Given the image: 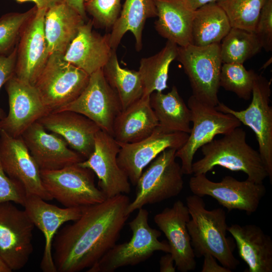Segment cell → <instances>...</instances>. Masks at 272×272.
Wrapping results in <instances>:
<instances>
[{"label":"cell","instance_id":"1","mask_svg":"<svg viewBox=\"0 0 272 272\" xmlns=\"http://www.w3.org/2000/svg\"><path fill=\"white\" fill-rule=\"evenodd\" d=\"M125 194L83 208L80 217L56 233L52 256L56 272L89 268L115 244L129 216Z\"/></svg>","mask_w":272,"mask_h":272},{"label":"cell","instance_id":"2","mask_svg":"<svg viewBox=\"0 0 272 272\" xmlns=\"http://www.w3.org/2000/svg\"><path fill=\"white\" fill-rule=\"evenodd\" d=\"M186 200L190 216L187 227L195 256L210 254L223 266L235 269L239 261L233 254L236 245L233 238L227 236L225 211L221 208L207 209L202 197L194 194Z\"/></svg>","mask_w":272,"mask_h":272},{"label":"cell","instance_id":"3","mask_svg":"<svg viewBox=\"0 0 272 272\" xmlns=\"http://www.w3.org/2000/svg\"><path fill=\"white\" fill-rule=\"evenodd\" d=\"M240 127L200 148L203 157L193 162V175L206 174L219 166L233 171H242L247 174V179L263 183L268 173L259 152L247 144L246 133Z\"/></svg>","mask_w":272,"mask_h":272},{"label":"cell","instance_id":"4","mask_svg":"<svg viewBox=\"0 0 272 272\" xmlns=\"http://www.w3.org/2000/svg\"><path fill=\"white\" fill-rule=\"evenodd\" d=\"M128 225L132 236L128 242L115 244L87 272H113L117 269L134 266L149 259L155 252L170 253L168 242L160 241L159 230L149 224V212L143 208L138 210Z\"/></svg>","mask_w":272,"mask_h":272},{"label":"cell","instance_id":"5","mask_svg":"<svg viewBox=\"0 0 272 272\" xmlns=\"http://www.w3.org/2000/svg\"><path fill=\"white\" fill-rule=\"evenodd\" d=\"M176 151L174 148L165 150L142 172L135 185L134 199L127 208L128 215L146 205L160 202L180 194L183 188V174L175 161Z\"/></svg>","mask_w":272,"mask_h":272},{"label":"cell","instance_id":"6","mask_svg":"<svg viewBox=\"0 0 272 272\" xmlns=\"http://www.w3.org/2000/svg\"><path fill=\"white\" fill-rule=\"evenodd\" d=\"M62 54H49L34 87L49 111L75 100L86 87L90 76L64 60Z\"/></svg>","mask_w":272,"mask_h":272},{"label":"cell","instance_id":"7","mask_svg":"<svg viewBox=\"0 0 272 272\" xmlns=\"http://www.w3.org/2000/svg\"><path fill=\"white\" fill-rule=\"evenodd\" d=\"M176 59L182 64L188 78L192 95L203 103L216 107L219 102L218 94L223 63L220 43L178 46Z\"/></svg>","mask_w":272,"mask_h":272},{"label":"cell","instance_id":"8","mask_svg":"<svg viewBox=\"0 0 272 272\" xmlns=\"http://www.w3.org/2000/svg\"><path fill=\"white\" fill-rule=\"evenodd\" d=\"M40 173L45 190L66 208H85L107 199L95 185L94 172L78 163Z\"/></svg>","mask_w":272,"mask_h":272},{"label":"cell","instance_id":"9","mask_svg":"<svg viewBox=\"0 0 272 272\" xmlns=\"http://www.w3.org/2000/svg\"><path fill=\"white\" fill-rule=\"evenodd\" d=\"M193 126L187 140L175 153L180 159L183 174L190 175L194 155L197 150L210 142L218 134H226L241 125L231 114L224 113L203 103L191 95L187 101Z\"/></svg>","mask_w":272,"mask_h":272},{"label":"cell","instance_id":"10","mask_svg":"<svg viewBox=\"0 0 272 272\" xmlns=\"http://www.w3.org/2000/svg\"><path fill=\"white\" fill-rule=\"evenodd\" d=\"M270 82L256 74L253 85L252 99L244 110H235L222 102L216 109L223 113L231 114L241 123L249 127L255 133L258 144V152L272 181V107L269 105Z\"/></svg>","mask_w":272,"mask_h":272},{"label":"cell","instance_id":"11","mask_svg":"<svg viewBox=\"0 0 272 272\" xmlns=\"http://www.w3.org/2000/svg\"><path fill=\"white\" fill-rule=\"evenodd\" d=\"M188 184L193 194L202 197L210 196L229 211L236 210L247 214L256 211L266 191L263 183L247 179L240 181L231 176H226L220 182H214L205 174L194 175Z\"/></svg>","mask_w":272,"mask_h":272},{"label":"cell","instance_id":"12","mask_svg":"<svg viewBox=\"0 0 272 272\" xmlns=\"http://www.w3.org/2000/svg\"><path fill=\"white\" fill-rule=\"evenodd\" d=\"M34 227L24 209L10 201L0 203V256L12 271L27 263L33 251Z\"/></svg>","mask_w":272,"mask_h":272},{"label":"cell","instance_id":"13","mask_svg":"<svg viewBox=\"0 0 272 272\" xmlns=\"http://www.w3.org/2000/svg\"><path fill=\"white\" fill-rule=\"evenodd\" d=\"M64 110L83 115L113 137L114 122L122 108L117 93L101 69L90 76L86 87L75 100L54 112Z\"/></svg>","mask_w":272,"mask_h":272},{"label":"cell","instance_id":"14","mask_svg":"<svg viewBox=\"0 0 272 272\" xmlns=\"http://www.w3.org/2000/svg\"><path fill=\"white\" fill-rule=\"evenodd\" d=\"M119 149L114 138L100 129L95 136L93 153L88 158L78 163L96 175L98 188L107 198L130 191V182L117 162Z\"/></svg>","mask_w":272,"mask_h":272},{"label":"cell","instance_id":"15","mask_svg":"<svg viewBox=\"0 0 272 272\" xmlns=\"http://www.w3.org/2000/svg\"><path fill=\"white\" fill-rule=\"evenodd\" d=\"M9 112L0 121V129L14 138L21 136L32 124L49 112L34 86L15 75L5 84Z\"/></svg>","mask_w":272,"mask_h":272},{"label":"cell","instance_id":"16","mask_svg":"<svg viewBox=\"0 0 272 272\" xmlns=\"http://www.w3.org/2000/svg\"><path fill=\"white\" fill-rule=\"evenodd\" d=\"M185 132H165L157 126L145 139L133 143H118L120 149L117 160L119 166L134 186L144 168L167 149L178 150L188 139Z\"/></svg>","mask_w":272,"mask_h":272},{"label":"cell","instance_id":"17","mask_svg":"<svg viewBox=\"0 0 272 272\" xmlns=\"http://www.w3.org/2000/svg\"><path fill=\"white\" fill-rule=\"evenodd\" d=\"M46 10L37 9L23 27L17 45L15 75L33 86L49 56L44 29Z\"/></svg>","mask_w":272,"mask_h":272},{"label":"cell","instance_id":"18","mask_svg":"<svg viewBox=\"0 0 272 272\" xmlns=\"http://www.w3.org/2000/svg\"><path fill=\"white\" fill-rule=\"evenodd\" d=\"M0 161L6 174L20 183L27 194L53 199L42 182L40 169L21 137L14 138L0 129Z\"/></svg>","mask_w":272,"mask_h":272},{"label":"cell","instance_id":"19","mask_svg":"<svg viewBox=\"0 0 272 272\" xmlns=\"http://www.w3.org/2000/svg\"><path fill=\"white\" fill-rule=\"evenodd\" d=\"M23 207L44 237V251L40 265L41 270L43 272H56L52 256L54 238L63 224L80 217L83 208H60L48 203L37 195L27 193Z\"/></svg>","mask_w":272,"mask_h":272},{"label":"cell","instance_id":"20","mask_svg":"<svg viewBox=\"0 0 272 272\" xmlns=\"http://www.w3.org/2000/svg\"><path fill=\"white\" fill-rule=\"evenodd\" d=\"M190 216L186 205L180 200L166 208L154 218L155 224L164 234L170 247L175 267L181 272L194 270L195 256L191 245L187 224Z\"/></svg>","mask_w":272,"mask_h":272},{"label":"cell","instance_id":"21","mask_svg":"<svg viewBox=\"0 0 272 272\" xmlns=\"http://www.w3.org/2000/svg\"><path fill=\"white\" fill-rule=\"evenodd\" d=\"M21 137L40 171L59 169L85 160L61 137L47 132L38 121L30 125Z\"/></svg>","mask_w":272,"mask_h":272},{"label":"cell","instance_id":"22","mask_svg":"<svg viewBox=\"0 0 272 272\" xmlns=\"http://www.w3.org/2000/svg\"><path fill=\"white\" fill-rule=\"evenodd\" d=\"M38 122L47 130L61 137L85 160L93 153L95 136L100 130L87 117L69 110L49 112Z\"/></svg>","mask_w":272,"mask_h":272},{"label":"cell","instance_id":"23","mask_svg":"<svg viewBox=\"0 0 272 272\" xmlns=\"http://www.w3.org/2000/svg\"><path fill=\"white\" fill-rule=\"evenodd\" d=\"M92 20L85 22L63 55L64 60L91 75L102 69L112 51L109 34L101 35L92 29Z\"/></svg>","mask_w":272,"mask_h":272},{"label":"cell","instance_id":"24","mask_svg":"<svg viewBox=\"0 0 272 272\" xmlns=\"http://www.w3.org/2000/svg\"><path fill=\"white\" fill-rule=\"evenodd\" d=\"M248 272L272 271V240L258 226L233 224L228 227Z\"/></svg>","mask_w":272,"mask_h":272},{"label":"cell","instance_id":"25","mask_svg":"<svg viewBox=\"0 0 272 272\" xmlns=\"http://www.w3.org/2000/svg\"><path fill=\"white\" fill-rule=\"evenodd\" d=\"M157 20L155 27L167 41L184 47L191 42L195 10L186 0H155Z\"/></svg>","mask_w":272,"mask_h":272},{"label":"cell","instance_id":"26","mask_svg":"<svg viewBox=\"0 0 272 272\" xmlns=\"http://www.w3.org/2000/svg\"><path fill=\"white\" fill-rule=\"evenodd\" d=\"M86 20L64 1L47 9L44 29L49 54H64Z\"/></svg>","mask_w":272,"mask_h":272},{"label":"cell","instance_id":"27","mask_svg":"<svg viewBox=\"0 0 272 272\" xmlns=\"http://www.w3.org/2000/svg\"><path fill=\"white\" fill-rule=\"evenodd\" d=\"M150 97L143 96L116 117L113 124V137L118 143L140 141L151 135L158 126Z\"/></svg>","mask_w":272,"mask_h":272},{"label":"cell","instance_id":"28","mask_svg":"<svg viewBox=\"0 0 272 272\" xmlns=\"http://www.w3.org/2000/svg\"><path fill=\"white\" fill-rule=\"evenodd\" d=\"M157 17L155 0H125L120 14L109 34L110 44L116 49L125 34L130 31L137 51L142 49L143 31L146 20Z\"/></svg>","mask_w":272,"mask_h":272},{"label":"cell","instance_id":"29","mask_svg":"<svg viewBox=\"0 0 272 272\" xmlns=\"http://www.w3.org/2000/svg\"><path fill=\"white\" fill-rule=\"evenodd\" d=\"M151 106L158 120V127L165 132L191 131V111L180 96L176 86L164 94L154 92L150 95Z\"/></svg>","mask_w":272,"mask_h":272},{"label":"cell","instance_id":"30","mask_svg":"<svg viewBox=\"0 0 272 272\" xmlns=\"http://www.w3.org/2000/svg\"><path fill=\"white\" fill-rule=\"evenodd\" d=\"M229 19L216 2L195 10L191 44L205 46L220 43L231 28Z\"/></svg>","mask_w":272,"mask_h":272},{"label":"cell","instance_id":"31","mask_svg":"<svg viewBox=\"0 0 272 272\" xmlns=\"http://www.w3.org/2000/svg\"><path fill=\"white\" fill-rule=\"evenodd\" d=\"M178 47L176 44L167 41L158 53L141 59L138 71L144 86L143 96H150L154 92H162L168 88L169 67L176 59Z\"/></svg>","mask_w":272,"mask_h":272},{"label":"cell","instance_id":"32","mask_svg":"<svg viewBox=\"0 0 272 272\" xmlns=\"http://www.w3.org/2000/svg\"><path fill=\"white\" fill-rule=\"evenodd\" d=\"M116 50L112 49L102 70L107 82L117 93L123 110L143 96L144 86L138 71L120 66Z\"/></svg>","mask_w":272,"mask_h":272},{"label":"cell","instance_id":"33","mask_svg":"<svg viewBox=\"0 0 272 272\" xmlns=\"http://www.w3.org/2000/svg\"><path fill=\"white\" fill-rule=\"evenodd\" d=\"M220 43L223 63H243L257 54L262 48L253 32L231 28Z\"/></svg>","mask_w":272,"mask_h":272},{"label":"cell","instance_id":"34","mask_svg":"<svg viewBox=\"0 0 272 272\" xmlns=\"http://www.w3.org/2000/svg\"><path fill=\"white\" fill-rule=\"evenodd\" d=\"M267 0H218L231 27L254 32L261 11Z\"/></svg>","mask_w":272,"mask_h":272},{"label":"cell","instance_id":"35","mask_svg":"<svg viewBox=\"0 0 272 272\" xmlns=\"http://www.w3.org/2000/svg\"><path fill=\"white\" fill-rule=\"evenodd\" d=\"M256 75L253 70H247L241 63H222L220 86L226 91L235 93L240 98L247 101L252 96Z\"/></svg>","mask_w":272,"mask_h":272},{"label":"cell","instance_id":"36","mask_svg":"<svg viewBox=\"0 0 272 272\" xmlns=\"http://www.w3.org/2000/svg\"><path fill=\"white\" fill-rule=\"evenodd\" d=\"M37 9L35 6L24 13H9L0 17V55H8L14 49L23 27Z\"/></svg>","mask_w":272,"mask_h":272},{"label":"cell","instance_id":"37","mask_svg":"<svg viewBox=\"0 0 272 272\" xmlns=\"http://www.w3.org/2000/svg\"><path fill=\"white\" fill-rule=\"evenodd\" d=\"M121 1L88 0L86 12L92 17L94 24L102 28H112L120 14Z\"/></svg>","mask_w":272,"mask_h":272},{"label":"cell","instance_id":"38","mask_svg":"<svg viewBox=\"0 0 272 272\" xmlns=\"http://www.w3.org/2000/svg\"><path fill=\"white\" fill-rule=\"evenodd\" d=\"M26 195L23 186L6 174L0 161V203L10 201L23 207Z\"/></svg>","mask_w":272,"mask_h":272},{"label":"cell","instance_id":"39","mask_svg":"<svg viewBox=\"0 0 272 272\" xmlns=\"http://www.w3.org/2000/svg\"><path fill=\"white\" fill-rule=\"evenodd\" d=\"M254 33L266 51L272 50V0H267L257 21Z\"/></svg>","mask_w":272,"mask_h":272},{"label":"cell","instance_id":"40","mask_svg":"<svg viewBox=\"0 0 272 272\" xmlns=\"http://www.w3.org/2000/svg\"><path fill=\"white\" fill-rule=\"evenodd\" d=\"M17 60V46L8 55H0V89L15 75ZM4 110L0 107V121L5 117Z\"/></svg>","mask_w":272,"mask_h":272},{"label":"cell","instance_id":"41","mask_svg":"<svg viewBox=\"0 0 272 272\" xmlns=\"http://www.w3.org/2000/svg\"><path fill=\"white\" fill-rule=\"evenodd\" d=\"M203 263L201 272H231V270L219 265L216 261V258L210 254L203 255Z\"/></svg>","mask_w":272,"mask_h":272},{"label":"cell","instance_id":"42","mask_svg":"<svg viewBox=\"0 0 272 272\" xmlns=\"http://www.w3.org/2000/svg\"><path fill=\"white\" fill-rule=\"evenodd\" d=\"M160 272H175L176 267L174 260L170 253L162 256L159 261Z\"/></svg>","mask_w":272,"mask_h":272},{"label":"cell","instance_id":"43","mask_svg":"<svg viewBox=\"0 0 272 272\" xmlns=\"http://www.w3.org/2000/svg\"><path fill=\"white\" fill-rule=\"evenodd\" d=\"M68 5L75 9L83 18L87 20V13L85 10L86 0H63Z\"/></svg>","mask_w":272,"mask_h":272},{"label":"cell","instance_id":"44","mask_svg":"<svg viewBox=\"0 0 272 272\" xmlns=\"http://www.w3.org/2000/svg\"><path fill=\"white\" fill-rule=\"evenodd\" d=\"M18 3L32 2L35 4L37 9H48L57 4L62 2L63 0H15Z\"/></svg>","mask_w":272,"mask_h":272},{"label":"cell","instance_id":"45","mask_svg":"<svg viewBox=\"0 0 272 272\" xmlns=\"http://www.w3.org/2000/svg\"><path fill=\"white\" fill-rule=\"evenodd\" d=\"M192 8L195 10L199 8L211 3L217 2L218 0H186Z\"/></svg>","mask_w":272,"mask_h":272},{"label":"cell","instance_id":"46","mask_svg":"<svg viewBox=\"0 0 272 272\" xmlns=\"http://www.w3.org/2000/svg\"><path fill=\"white\" fill-rule=\"evenodd\" d=\"M11 269L0 256V272H11Z\"/></svg>","mask_w":272,"mask_h":272},{"label":"cell","instance_id":"47","mask_svg":"<svg viewBox=\"0 0 272 272\" xmlns=\"http://www.w3.org/2000/svg\"><path fill=\"white\" fill-rule=\"evenodd\" d=\"M88 1V0H86V1Z\"/></svg>","mask_w":272,"mask_h":272}]
</instances>
